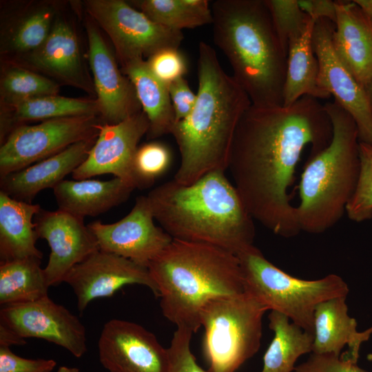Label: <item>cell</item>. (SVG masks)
<instances>
[{"instance_id":"12","label":"cell","mask_w":372,"mask_h":372,"mask_svg":"<svg viewBox=\"0 0 372 372\" xmlns=\"http://www.w3.org/2000/svg\"><path fill=\"white\" fill-rule=\"evenodd\" d=\"M334 23L315 22L312 43L319 63V87L337 102L355 123L360 142L372 145V109L366 90L336 55L332 45Z\"/></svg>"},{"instance_id":"29","label":"cell","mask_w":372,"mask_h":372,"mask_svg":"<svg viewBox=\"0 0 372 372\" xmlns=\"http://www.w3.org/2000/svg\"><path fill=\"white\" fill-rule=\"evenodd\" d=\"M41 259L28 258L0 263L1 306L32 302L48 295V285Z\"/></svg>"},{"instance_id":"28","label":"cell","mask_w":372,"mask_h":372,"mask_svg":"<svg viewBox=\"0 0 372 372\" xmlns=\"http://www.w3.org/2000/svg\"><path fill=\"white\" fill-rule=\"evenodd\" d=\"M268 318L274 335L263 356L260 372H293L298 358L312 352L313 334L280 312L271 311Z\"/></svg>"},{"instance_id":"24","label":"cell","mask_w":372,"mask_h":372,"mask_svg":"<svg viewBox=\"0 0 372 372\" xmlns=\"http://www.w3.org/2000/svg\"><path fill=\"white\" fill-rule=\"evenodd\" d=\"M41 209L38 204L16 200L0 191L1 262L42 259L43 254L36 246L39 237L33 222Z\"/></svg>"},{"instance_id":"23","label":"cell","mask_w":372,"mask_h":372,"mask_svg":"<svg viewBox=\"0 0 372 372\" xmlns=\"http://www.w3.org/2000/svg\"><path fill=\"white\" fill-rule=\"evenodd\" d=\"M134 189L119 178L108 180H63L54 189L58 209L84 219L126 201Z\"/></svg>"},{"instance_id":"38","label":"cell","mask_w":372,"mask_h":372,"mask_svg":"<svg viewBox=\"0 0 372 372\" xmlns=\"http://www.w3.org/2000/svg\"><path fill=\"white\" fill-rule=\"evenodd\" d=\"M56 365L54 360L24 358L0 346V372H52Z\"/></svg>"},{"instance_id":"31","label":"cell","mask_w":372,"mask_h":372,"mask_svg":"<svg viewBox=\"0 0 372 372\" xmlns=\"http://www.w3.org/2000/svg\"><path fill=\"white\" fill-rule=\"evenodd\" d=\"M57 15L52 3L32 7L13 24L6 38V48L20 56L34 51L49 36Z\"/></svg>"},{"instance_id":"27","label":"cell","mask_w":372,"mask_h":372,"mask_svg":"<svg viewBox=\"0 0 372 372\" xmlns=\"http://www.w3.org/2000/svg\"><path fill=\"white\" fill-rule=\"evenodd\" d=\"M1 137L6 138L14 129V123L47 121L54 118L99 116L96 100L48 95L3 106Z\"/></svg>"},{"instance_id":"36","label":"cell","mask_w":372,"mask_h":372,"mask_svg":"<svg viewBox=\"0 0 372 372\" xmlns=\"http://www.w3.org/2000/svg\"><path fill=\"white\" fill-rule=\"evenodd\" d=\"M193 333L187 328L177 327L168 348V372H207L198 365L191 351L190 344Z\"/></svg>"},{"instance_id":"17","label":"cell","mask_w":372,"mask_h":372,"mask_svg":"<svg viewBox=\"0 0 372 372\" xmlns=\"http://www.w3.org/2000/svg\"><path fill=\"white\" fill-rule=\"evenodd\" d=\"M34 218L39 238L45 239L50 248L49 260L43 269L49 287L64 282L74 267L100 250L95 236L82 218L59 209L41 208Z\"/></svg>"},{"instance_id":"10","label":"cell","mask_w":372,"mask_h":372,"mask_svg":"<svg viewBox=\"0 0 372 372\" xmlns=\"http://www.w3.org/2000/svg\"><path fill=\"white\" fill-rule=\"evenodd\" d=\"M103 123L99 116H83L19 125L1 144V178L54 156L74 143L96 138Z\"/></svg>"},{"instance_id":"39","label":"cell","mask_w":372,"mask_h":372,"mask_svg":"<svg viewBox=\"0 0 372 372\" xmlns=\"http://www.w3.org/2000/svg\"><path fill=\"white\" fill-rule=\"evenodd\" d=\"M293 372H366L353 363L334 354L312 353L304 362L295 367Z\"/></svg>"},{"instance_id":"25","label":"cell","mask_w":372,"mask_h":372,"mask_svg":"<svg viewBox=\"0 0 372 372\" xmlns=\"http://www.w3.org/2000/svg\"><path fill=\"white\" fill-rule=\"evenodd\" d=\"M121 71L132 83L142 110L147 117L148 138L171 134L176 121L168 85L152 73L147 61L143 59L125 64Z\"/></svg>"},{"instance_id":"16","label":"cell","mask_w":372,"mask_h":372,"mask_svg":"<svg viewBox=\"0 0 372 372\" xmlns=\"http://www.w3.org/2000/svg\"><path fill=\"white\" fill-rule=\"evenodd\" d=\"M64 282L77 298V307L83 312L94 299L112 296L127 285L147 287L158 297L157 286L147 267L116 255L99 250L74 267Z\"/></svg>"},{"instance_id":"33","label":"cell","mask_w":372,"mask_h":372,"mask_svg":"<svg viewBox=\"0 0 372 372\" xmlns=\"http://www.w3.org/2000/svg\"><path fill=\"white\" fill-rule=\"evenodd\" d=\"M360 171L355 193L346 207L351 220L372 218V145L360 142Z\"/></svg>"},{"instance_id":"3","label":"cell","mask_w":372,"mask_h":372,"mask_svg":"<svg viewBox=\"0 0 372 372\" xmlns=\"http://www.w3.org/2000/svg\"><path fill=\"white\" fill-rule=\"evenodd\" d=\"M155 220L173 239L216 246L236 255L254 245V220L225 172L194 183L174 179L146 196Z\"/></svg>"},{"instance_id":"1","label":"cell","mask_w":372,"mask_h":372,"mask_svg":"<svg viewBox=\"0 0 372 372\" xmlns=\"http://www.w3.org/2000/svg\"><path fill=\"white\" fill-rule=\"evenodd\" d=\"M333 135L331 118L319 99L305 96L288 106L251 105L234 135L228 169L254 220L274 234L291 238L301 231L289 189L307 146L310 155Z\"/></svg>"},{"instance_id":"14","label":"cell","mask_w":372,"mask_h":372,"mask_svg":"<svg viewBox=\"0 0 372 372\" xmlns=\"http://www.w3.org/2000/svg\"><path fill=\"white\" fill-rule=\"evenodd\" d=\"M149 125L143 110L118 123L101 124L85 160L72 174L73 179L110 174L139 189L134 161L138 142L147 134Z\"/></svg>"},{"instance_id":"40","label":"cell","mask_w":372,"mask_h":372,"mask_svg":"<svg viewBox=\"0 0 372 372\" xmlns=\"http://www.w3.org/2000/svg\"><path fill=\"white\" fill-rule=\"evenodd\" d=\"M168 90L177 123L185 118L192 112L196 102L197 95L190 89L184 77L168 85Z\"/></svg>"},{"instance_id":"11","label":"cell","mask_w":372,"mask_h":372,"mask_svg":"<svg viewBox=\"0 0 372 372\" xmlns=\"http://www.w3.org/2000/svg\"><path fill=\"white\" fill-rule=\"evenodd\" d=\"M0 324L22 338H40L60 346L77 358L87 351L83 323L48 296L32 302L1 306Z\"/></svg>"},{"instance_id":"21","label":"cell","mask_w":372,"mask_h":372,"mask_svg":"<svg viewBox=\"0 0 372 372\" xmlns=\"http://www.w3.org/2000/svg\"><path fill=\"white\" fill-rule=\"evenodd\" d=\"M96 138L73 144L63 151L1 178V192L21 201L32 203L43 189H54L85 160Z\"/></svg>"},{"instance_id":"35","label":"cell","mask_w":372,"mask_h":372,"mask_svg":"<svg viewBox=\"0 0 372 372\" xmlns=\"http://www.w3.org/2000/svg\"><path fill=\"white\" fill-rule=\"evenodd\" d=\"M171 163V154L166 146L157 143H145L138 147L134 161V173L139 189L152 185Z\"/></svg>"},{"instance_id":"2","label":"cell","mask_w":372,"mask_h":372,"mask_svg":"<svg viewBox=\"0 0 372 372\" xmlns=\"http://www.w3.org/2000/svg\"><path fill=\"white\" fill-rule=\"evenodd\" d=\"M198 76L195 106L171 132L180 154L174 180L182 185L228 169L236 128L251 105L245 91L223 69L215 50L204 41L198 45Z\"/></svg>"},{"instance_id":"34","label":"cell","mask_w":372,"mask_h":372,"mask_svg":"<svg viewBox=\"0 0 372 372\" xmlns=\"http://www.w3.org/2000/svg\"><path fill=\"white\" fill-rule=\"evenodd\" d=\"M278 38L287 52L290 39L302 33L310 19L298 0H265Z\"/></svg>"},{"instance_id":"32","label":"cell","mask_w":372,"mask_h":372,"mask_svg":"<svg viewBox=\"0 0 372 372\" xmlns=\"http://www.w3.org/2000/svg\"><path fill=\"white\" fill-rule=\"evenodd\" d=\"M0 91L3 106L36 97L58 94L59 85L54 80L15 64L3 70Z\"/></svg>"},{"instance_id":"8","label":"cell","mask_w":372,"mask_h":372,"mask_svg":"<svg viewBox=\"0 0 372 372\" xmlns=\"http://www.w3.org/2000/svg\"><path fill=\"white\" fill-rule=\"evenodd\" d=\"M269 309L245 292L210 300L203 309V353L207 372H236L259 350Z\"/></svg>"},{"instance_id":"6","label":"cell","mask_w":372,"mask_h":372,"mask_svg":"<svg viewBox=\"0 0 372 372\" xmlns=\"http://www.w3.org/2000/svg\"><path fill=\"white\" fill-rule=\"evenodd\" d=\"M324 107L332 123V138L328 146L310 155L304 165L296 207L300 231L315 234L326 231L342 218L360 171L355 121L335 101Z\"/></svg>"},{"instance_id":"18","label":"cell","mask_w":372,"mask_h":372,"mask_svg":"<svg viewBox=\"0 0 372 372\" xmlns=\"http://www.w3.org/2000/svg\"><path fill=\"white\" fill-rule=\"evenodd\" d=\"M89 61L101 118L116 124L142 111L135 89L93 22L86 23Z\"/></svg>"},{"instance_id":"42","label":"cell","mask_w":372,"mask_h":372,"mask_svg":"<svg viewBox=\"0 0 372 372\" xmlns=\"http://www.w3.org/2000/svg\"><path fill=\"white\" fill-rule=\"evenodd\" d=\"M25 344L24 338H21L14 331L0 324V346L10 347L11 345Z\"/></svg>"},{"instance_id":"45","label":"cell","mask_w":372,"mask_h":372,"mask_svg":"<svg viewBox=\"0 0 372 372\" xmlns=\"http://www.w3.org/2000/svg\"><path fill=\"white\" fill-rule=\"evenodd\" d=\"M366 93L369 97L370 105L372 109V79L366 87Z\"/></svg>"},{"instance_id":"41","label":"cell","mask_w":372,"mask_h":372,"mask_svg":"<svg viewBox=\"0 0 372 372\" xmlns=\"http://www.w3.org/2000/svg\"><path fill=\"white\" fill-rule=\"evenodd\" d=\"M301 10L315 22L319 19H328L335 23L336 18L335 1L298 0Z\"/></svg>"},{"instance_id":"15","label":"cell","mask_w":372,"mask_h":372,"mask_svg":"<svg viewBox=\"0 0 372 372\" xmlns=\"http://www.w3.org/2000/svg\"><path fill=\"white\" fill-rule=\"evenodd\" d=\"M98 348L100 362L109 372H168V349L138 324L109 320L102 329Z\"/></svg>"},{"instance_id":"44","label":"cell","mask_w":372,"mask_h":372,"mask_svg":"<svg viewBox=\"0 0 372 372\" xmlns=\"http://www.w3.org/2000/svg\"><path fill=\"white\" fill-rule=\"evenodd\" d=\"M57 372H79V370L78 368L63 366L59 368Z\"/></svg>"},{"instance_id":"22","label":"cell","mask_w":372,"mask_h":372,"mask_svg":"<svg viewBox=\"0 0 372 372\" xmlns=\"http://www.w3.org/2000/svg\"><path fill=\"white\" fill-rule=\"evenodd\" d=\"M345 296L319 303L314 311L312 353L334 354L357 363L361 344L372 334V327L359 332L356 320L348 314Z\"/></svg>"},{"instance_id":"26","label":"cell","mask_w":372,"mask_h":372,"mask_svg":"<svg viewBox=\"0 0 372 372\" xmlns=\"http://www.w3.org/2000/svg\"><path fill=\"white\" fill-rule=\"evenodd\" d=\"M314 25L315 21L311 19L304 31L288 43L284 106L290 105L305 96L318 99L330 97L318 83L319 63L312 43Z\"/></svg>"},{"instance_id":"4","label":"cell","mask_w":372,"mask_h":372,"mask_svg":"<svg viewBox=\"0 0 372 372\" xmlns=\"http://www.w3.org/2000/svg\"><path fill=\"white\" fill-rule=\"evenodd\" d=\"M213 39L257 107L283 105L287 54L265 0L211 3Z\"/></svg>"},{"instance_id":"5","label":"cell","mask_w":372,"mask_h":372,"mask_svg":"<svg viewBox=\"0 0 372 372\" xmlns=\"http://www.w3.org/2000/svg\"><path fill=\"white\" fill-rule=\"evenodd\" d=\"M147 268L163 315L193 333L210 300L245 292L238 256L211 245L173 239Z\"/></svg>"},{"instance_id":"13","label":"cell","mask_w":372,"mask_h":372,"mask_svg":"<svg viewBox=\"0 0 372 372\" xmlns=\"http://www.w3.org/2000/svg\"><path fill=\"white\" fill-rule=\"evenodd\" d=\"M154 220L146 196H140L129 214L120 220L110 224L96 220L87 227L100 250L148 267L173 240Z\"/></svg>"},{"instance_id":"37","label":"cell","mask_w":372,"mask_h":372,"mask_svg":"<svg viewBox=\"0 0 372 372\" xmlns=\"http://www.w3.org/2000/svg\"><path fill=\"white\" fill-rule=\"evenodd\" d=\"M147 63L152 73L162 82L169 85L187 72L185 57L178 49H164L149 56Z\"/></svg>"},{"instance_id":"20","label":"cell","mask_w":372,"mask_h":372,"mask_svg":"<svg viewBox=\"0 0 372 372\" xmlns=\"http://www.w3.org/2000/svg\"><path fill=\"white\" fill-rule=\"evenodd\" d=\"M332 34L335 52L357 81L366 86L372 79V28L353 1H335Z\"/></svg>"},{"instance_id":"19","label":"cell","mask_w":372,"mask_h":372,"mask_svg":"<svg viewBox=\"0 0 372 372\" xmlns=\"http://www.w3.org/2000/svg\"><path fill=\"white\" fill-rule=\"evenodd\" d=\"M25 65L55 81L94 93L83 62L77 35L68 20L56 17L45 42L34 51L20 56Z\"/></svg>"},{"instance_id":"9","label":"cell","mask_w":372,"mask_h":372,"mask_svg":"<svg viewBox=\"0 0 372 372\" xmlns=\"http://www.w3.org/2000/svg\"><path fill=\"white\" fill-rule=\"evenodd\" d=\"M87 13L108 35L122 66L164 49H178L182 31L163 26L123 0H86Z\"/></svg>"},{"instance_id":"43","label":"cell","mask_w":372,"mask_h":372,"mask_svg":"<svg viewBox=\"0 0 372 372\" xmlns=\"http://www.w3.org/2000/svg\"><path fill=\"white\" fill-rule=\"evenodd\" d=\"M360 6L372 28V0H355Z\"/></svg>"},{"instance_id":"30","label":"cell","mask_w":372,"mask_h":372,"mask_svg":"<svg viewBox=\"0 0 372 372\" xmlns=\"http://www.w3.org/2000/svg\"><path fill=\"white\" fill-rule=\"evenodd\" d=\"M130 4L153 21L175 30L212 23L211 3L207 0H136Z\"/></svg>"},{"instance_id":"7","label":"cell","mask_w":372,"mask_h":372,"mask_svg":"<svg viewBox=\"0 0 372 372\" xmlns=\"http://www.w3.org/2000/svg\"><path fill=\"white\" fill-rule=\"evenodd\" d=\"M245 291L269 310L280 312L313 334L316 306L333 298L347 297L349 289L336 274L314 280L295 278L269 262L254 245L236 255Z\"/></svg>"}]
</instances>
